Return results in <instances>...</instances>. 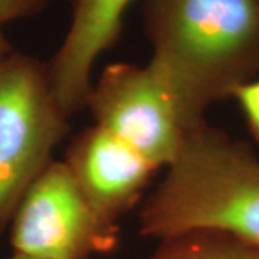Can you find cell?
Masks as SVG:
<instances>
[{
	"instance_id": "obj_1",
	"label": "cell",
	"mask_w": 259,
	"mask_h": 259,
	"mask_svg": "<svg viewBox=\"0 0 259 259\" xmlns=\"http://www.w3.org/2000/svg\"><path fill=\"white\" fill-rule=\"evenodd\" d=\"M141 19L185 133L259 75V0H144Z\"/></svg>"
},
{
	"instance_id": "obj_5",
	"label": "cell",
	"mask_w": 259,
	"mask_h": 259,
	"mask_svg": "<svg viewBox=\"0 0 259 259\" xmlns=\"http://www.w3.org/2000/svg\"><path fill=\"white\" fill-rule=\"evenodd\" d=\"M95 125L125 143L158 168L170 166L185 130L175 102L153 71L134 64L108 65L87 98Z\"/></svg>"
},
{
	"instance_id": "obj_2",
	"label": "cell",
	"mask_w": 259,
	"mask_h": 259,
	"mask_svg": "<svg viewBox=\"0 0 259 259\" xmlns=\"http://www.w3.org/2000/svg\"><path fill=\"white\" fill-rule=\"evenodd\" d=\"M139 222L143 236L160 241L209 229L259 246V157L249 144L204 121L185 134Z\"/></svg>"
},
{
	"instance_id": "obj_8",
	"label": "cell",
	"mask_w": 259,
	"mask_h": 259,
	"mask_svg": "<svg viewBox=\"0 0 259 259\" xmlns=\"http://www.w3.org/2000/svg\"><path fill=\"white\" fill-rule=\"evenodd\" d=\"M150 259H259V246L225 232L196 229L163 239Z\"/></svg>"
},
{
	"instance_id": "obj_6",
	"label": "cell",
	"mask_w": 259,
	"mask_h": 259,
	"mask_svg": "<svg viewBox=\"0 0 259 259\" xmlns=\"http://www.w3.org/2000/svg\"><path fill=\"white\" fill-rule=\"evenodd\" d=\"M64 163L94 212L114 225L137 203L157 170L98 125L85 128L71 141Z\"/></svg>"
},
{
	"instance_id": "obj_12",
	"label": "cell",
	"mask_w": 259,
	"mask_h": 259,
	"mask_svg": "<svg viewBox=\"0 0 259 259\" xmlns=\"http://www.w3.org/2000/svg\"><path fill=\"white\" fill-rule=\"evenodd\" d=\"M9 259H36V258H30V256H26V255H19V253H13V256Z\"/></svg>"
},
{
	"instance_id": "obj_7",
	"label": "cell",
	"mask_w": 259,
	"mask_h": 259,
	"mask_svg": "<svg viewBox=\"0 0 259 259\" xmlns=\"http://www.w3.org/2000/svg\"><path fill=\"white\" fill-rule=\"evenodd\" d=\"M131 2L72 0L68 33L47 64L52 95L68 118L87 107L94 64L120 39Z\"/></svg>"
},
{
	"instance_id": "obj_4",
	"label": "cell",
	"mask_w": 259,
	"mask_h": 259,
	"mask_svg": "<svg viewBox=\"0 0 259 259\" xmlns=\"http://www.w3.org/2000/svg\"><path fill=\"white\" fill-rule=\"evenodd\" d=\"M10 243L30 258L88 259L117 246L118 226L94 212L64 161H51L15 210Z\"/></svg>"
},
{
	"instance_id": "obj_3",
	"label": "cell",
	"mask_w": 259,
	"mask_h": 259,
	"mask_svg": "<svg viewBox=\"0 0 259 259\" xmlns=\"http://www.w3.org/2000/svg\"><path fill=\"white\" fill-rule=\"evenodd\" d=\"M68 130L48 65L13 51L0 64V232Z\"/></svg>"
},
{
	"instance_id": "obj_11",
	"label": "cell",
	"mask_w": 259,
	"mask_h": 259,
	"mask_svg": "<svg viewBox=\"0 0 259 259\" xmlns=\"http://www.w3.org/2000/svg\"><path fill=\"white\" fill-rule=\"evenodd\" d=\"M2 28V26H0ZM13 52V49L10 47V44L8 42V39L5 37L3 35V32H2V29H0V64L8 58Z\"/></svg>"
},
{
	"instance_id": "obj_10",
	"label": "cell",
	"mask_w": 259,
	"mask_h": 259,
	"mask_svg": "<svg viewBox=\"0 0 259 259\" xmlns=\"http://www.w3.org/2000/svg\"><path fill=\"white\" fill-rule=\"evenodd\" d=\"M49 2L51 0H0V26L36 15L45 9Z\"/></svg>"
},
{
	"instance_id": "obj_9",
	"label": "cell",
	"mask_w": 259,
	"mask_h": 259,
	"mask_svg": "<svg viewBox=\"0 0 259 259\" xmlns=\"http://www.w3.org/2000/svg\"><path fill=\"white\" fill-rule=\"evenodd\" d=\"M232 98L241 107L252 137L259 143V79H253L241 85Z\"/></svg>"
}]
</instances>
